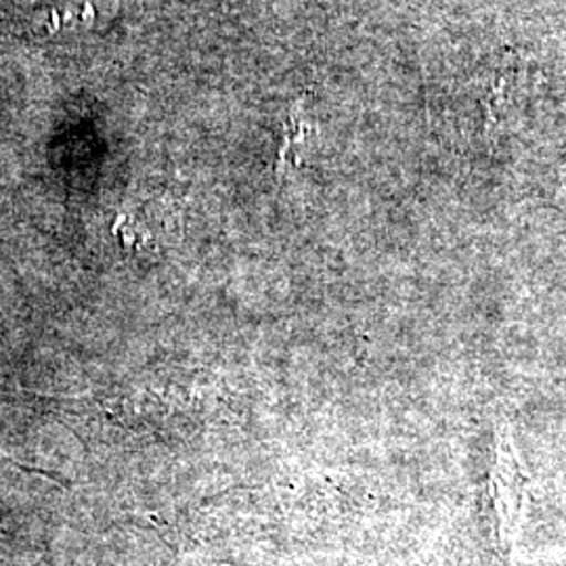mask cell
<instances>
[{
  "instance_id": "6da1fadb",
  "label": "cell",
  "mask_w": 566,
  "mask_h": 566,
  "mask_svg": "<svg viewBox=\"0 0 566 566\" xmlns=\"http://www.w3.org/2000/svg\"><path fill=\"white\" fill-rule=\"evenodd\" d=\"M311 122L306 120L303 105L294 107L290 114V120L283 130L282 151H280V164L277 175L282 177L290 168H296L303 164L304 149L311 139Z\"/></svg>"
}]
</instances>
